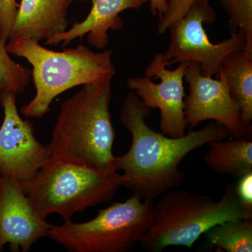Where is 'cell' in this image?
I'll list each match as a JSON object with an SVG mask.
<instances>
[{"instance_id":"cell-10","label":"cell","mask_w":252,"mask_h":252,"mask_svg":"<svg viewBox=\"0 0 252 252\" xmlns=\"http://www.w3.org/2000/svg\"><path fill=\"white\" fill-rule=\"evenodd\" d=\"M216 76V79L204 76L198 63L187 64L185 80L189 84V94L184 109L187 127L193 129L205 121H214L233 138L243 137L249 129L242 123L240 105L230 95L221 69Z\"/></svg>"},{"instance_id":"cell-2","label":"cell","mask_w":252,"mask_h":252,"mask_svg":"<svg viewBox=\"0 0 252 252\" xmlns=\"http://www.w3.org/2000/svg\"><path fill=\"white\" fill-rule=\"evenodd\" d=\"M112 79L85 84L63 102L47 145L49 160L117 171L109 110Z\"/></svg>"},{"instance_id":"cell-15","label":"cell","mask_w":252,"mask_h":252,"mask_svg":"<svg viewBox=\"0 0 252 252\" xmlns=\"http://www.w3.org/2000/svg\"><path fill=\"white\" fill-rule=\"evenodd\" d=\"M224 74L230 95L239 104L245 128L252 121V55L245 50L228 55L220 68Z\"/></svg>"},{"instance_id":"cell-18","label":"cell","mask_w":252,"mask_h":252,"mask_svg":"<svg viewBox=\"0 0 252 252\" xmlns=\"http://www.w3.org/2000/svg\"><path fill=\"white\" fill-rule=\"evenodd\" d=\"M229 16L230 34L243 32L246 40L247 54L252 55V0H220Z\"/></svg>"},{"instance_id":"cell-16","label":"cell","mask_w":252,"mask_h":252,"mask_svg":"<svg viewBox=\"0 0 252 252\" xmlns=\"http://www.w3.org/2000/svg\"><path fill=\"white\" fill-rule=\"evenodd\" d=\"M209 243L227 252H252V219L228 220L206 232Z\"/></svg>"},{"instance_id":"cell-23","label":"cell","mask_w":252,"mask_h":252,"mask_svg":"<svg viewBox=\"0 0 252 252\" xmlns=\"http://www.w3.org/2000/svg\"><path fill=\"white\" fill-rule=\"evenodd\" d=\"M0 178H1V174H0Z\"/></svg>"},{"instance_id":"cell-13","label":"cell","mask_w":252,"mask_h":252,"mask_svg":"<svg viewBox=\"0 0 252 252\" xmlns=\"http://www.w3.org/2000/svg\"><path fill=\"white\" fill-rule=\"evenodd\" d=\"M73 0H21L9 39L47 40L67 31V11Z\"/></svg>"},{"instance_id":"cell-22","label":"cell","mask_w":252,"mask_h":252,"mask_svg":"<svg viewBox=\"0 0 252 252\" xmlns=\"http://www.w3.org/2000/svg\"><path fill=\"white\" fill-rule=\"evenodd\" d=\"M150 11L154 16L161 17L167 9L169 0H149Z\"/></svg>"},{"instance_id":"cell-21","label":"cell","mask_w":252,"mask_h":252,"mask_svg":"<svg viewBox=\"0 0 252 252\" xmlns=\"http://www.w3.org/2000/svg\"><path fill=\"white\" fill-rule=\"evenodd\" d=\"M235 190L241 205L247 210H252V172L239 178Z\"/></svg>"},{"instance_id":"cell-6","label":"cell","mask_w":252,"mask_h":252,"mask_svg":"<svg viewBox=\"0 0 252 252\" xmlns=\"http://www.w3.org/2000/svg\"><path fill=\"white\" fill-rule=\"evenodd\" d=\"M154 204L132 194L125 202L99 210L88 221L52 225L49 237L69 252H127L140 244L150 229Z\"/></svg>"},{"instance_id":"cell-20","label":"cell","mask_w":252,"mask_h":252,"mask_svg":"<svg viewBox=\"0 0 252 252\" xmlns=\"http://www.w3.org/2000/svg\"><path fill=\"white\" fill-rule=\"evenodd\" d=\"M18 4L16 0H0V40L7 42Z\"/></svg>"},{"instance_id":"cell-12","label":"cell","mask_w":252,"mask_h":252,"mask_svg":"<svg viewBox=\"0 0 252 252\" xmlns=\"http://www.w3.org/2000/svg\"><path fill=\"white\" fill-rule=\"evenodd\" d=\"M90 1L92 7L85 19L74 23L69 30L45 41L49 46L69 45L74 39L86 35L88 42L95 49H104L109 44V31H119L124 23L120 15L127 9H137L149 0H77Z\"/></svg>"},{"instance_id":"cell-5","label":"cell","mask_w":252,"mask_h":252,"mask_svg":"<svg viewBox=\"0 0 252 252\" xmlns=\"http://www.w3.org/2000/svg\"><path fill=\"white\" fill-rule=\"evenodd\" d=\"M20 185L41 216L58 214L68 221L74 214L110 200L124 177L114 170L49 160L32 180Z\"/></svg>"},{"instance_id":"cell-7","label":"cell","mask_w":252,"mask_h":252,"mask_svg":"<svg viewBox=\"0 0 252 252\" xmlns=\"http://www.w3.org/2000/svg\"><path fill=\"white\" fill-rule=\"evenodd\" d=\"M217 17L210 0H194L185 16L168 28L170 43L162 53L167 67L175 63H198L202 74L212 77L228 55L245 50L246 40L241 31L218 44L210 40L203 25L212 24Z\"/></svg>"},{"instance_id":"cell-4","label":"cell","mask_w":252,"mask_h":252,"mask_svg":"<svg viewBox=\"0 0 252 252\" xmlns=\"http://www.w3.org/2000/svg\"><path fill=\"white\" fill-rule=\"evenodd\" d=\"M240 219H252V210L241 205L232 184L219 201L205 195L172 190L154 204L152 225L140 244L152 252L168 246L191 249L212 227Z\"/></svg>"},{"instance_id":"cell-17","label":"cell","mask_w":252,"mask_h":252,"mask_svg":"<svg viewBox=\"0 0 252 252\" xmlns=\"http://www.w3.org/2000/svg\"><path fill=\"white\" fill-rule=\"evenodd\" d=\"M6 43L0 40V103L6 94H22L32 79L30 68L15 62L6 50Z\"/></svg>"},{"instance_id":"cell-3","label":"cell","mask_w":252,"mask_h":252,"mask_svg":"<svg viewBox=\"0 0 252 252\" xmlns=\"http://www.w3.org/2000/svg\"><path fill=\"white\" fill-rule=\"evenodd\" d=\"M6 46L9 54L27 60L32 67V78L36 94L21 109L26 117H44L59 94L77 86L100 82L115 75L110 49L94 52L80 44L56 51L26 37L9 39Z\"/></svg>"},{"instance_id":"cell-11","label":"cell","mask_w":252,"mask_h":252,"mask_svg":"<svg viewBox=\"0 0 252 252\" xmlns=\"http://www.w3.org/2000/svg\"><path fill=\"white\" fill-rule=\"evenodd\" d=\"M52 225L41 216L21 185L0 178V252H29L38 240L49 237Z\"/></svg>"},{"instance_id":"cell-14","label":"cell","mask_w":252,"mask_h":252,"mask_svg":"<svg viewBox=\"0 0 252 252\" xmlns=\"http://www.w3.org/2000/svg\"><path fill=\"white\" fill-rule=\"evenodd\" d=\"M204 156L209 168L220 175L240 178L252 172V142L243 137L215 140Z\"/></svg>"},{"instance_id":"cell-19","label":"cell","mask_w":252,"mask_h":252,"mask_svg":"<svg viewBox=\"0 0 252 252\" xmlns=\"http://www.w3.org/2000/svg\"><path fill=\"white\" fill-rule=\"evenodd\" d=\"M194 0H169L165 13L159 18L158 32L163 34L172 24L185 16Z\"/></svg>"},{"instance_id":"cell-1","label":"cell","mask_w":252,"mask_h":252,"mask_svg":"<svg viewBox=\"0 0 252 252\" xmlns=\"http://www.w3.org/2000/svg\"><path fill=\"white\" fill-rule=\"evenodd\" d=\"M151 113L152 109L147 108L135 93L127 94L119 119L130 132L132 142L128 152L114 160L116 170L123 171V186L144 200H154L178 187L185 177L179 168L185 157L229 135L224 127L211 122L182 137H168L147 125L146 119Z\"/></svg>"},{"instance_id":"cell-8","label":"cell","mask_w":252,"mask_h":252,"mask_svg":"<svg viewBox=\"0 0 252 252\" xmlns=\"http://www.w3.org/2000/svg\"><path fill=\"white\" fill-rule=\"evenodd\" d=\"M188 63H180L173 70L167 69L161 53L156 55L146 69V77H131L127 86L150 109L160 112L161 133L170 137L186 135V97L184 80Z\"/></svg>"},{"instance_id":"cell-9","label":"cell","mask_w":252,"mask_h":252,"mask_svg":"<svg viewBox=\"0 0 252 252\" xmlns=\"http://www.w3.org/2000/svg\"><path fill=\"white\" fill-rule=\"evenodd\" d=\"M0 105L4 114L0 127V174L22 185L49 162V149L36 139L31 122L20 116L16 94H4Z\"/></svg>"}]
</instances>
